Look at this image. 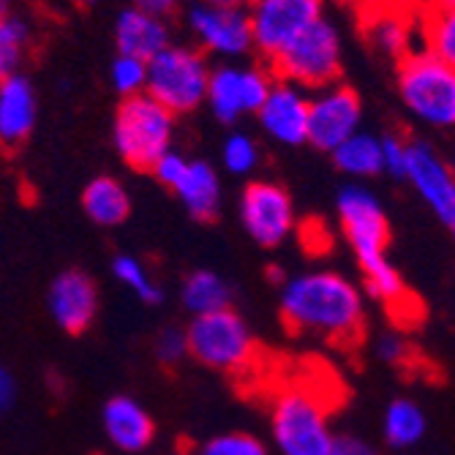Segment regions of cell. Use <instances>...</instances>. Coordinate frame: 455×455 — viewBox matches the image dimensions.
I'll use <instances>...</instances> for the list:
<instances>
[{
	"label": "cell",
	"instance_id": "obj_1",
	"mask_svg": "<svg viewBox=\"0 0 455 455\" xmlns=\"http://www.w3.org/2000/svg\"><path fill=\"white\" fill-rule=\"evenodd\" d=\"M281 319L300 336L355 344L365 324V292L339 270H306L281 283Z\"/></svg>",
	"mask_w": 455,
	"mask_h": 455
},
{
	"label": "cell",
	"instance_id": "obj_2",
	"mask_svg": "<svg viewBox=\"0 0 455 455\" xmlns=\"http://www.w3.org/2000/svg\"><path fill=\"white\" fill-rule=\"evenodd\" d=\"M336 213H339L341 232L363 273V283H365L363 292L377 298L382 306L393 311L409 306L406 283L401 281V273L387 257L390 221L374 191L360 183L344 186L336 199Z\"/></svg>",
	"mask_w": 455,
	"mask_h": 455
},
{
	"label": "cell",
	"instance_id": "obj_3",
	"mask_svg": "<svg viewBox=\"0 0 455 455\" xmlns=\"http://www.w3.org/2000/svg\"><path fill=\"white\" fill-rule=\"evenodd\" d=\"M270 439L281 455H333L327 403L308 385H283L270 401Z\"/></svg>",
	"mask_w": 455,
	"mask_h": 455
},
{
	"label": "cell",
	"instance_id": "obj_4",
	"mask_svg": "<svg viewBox=\"0 0 455 455\" xmlns=\"http://www.w3.org/2000/svg\"><path fill=\"white\" fill-rule=\"evenodd\" d=\"M186 344L188 357H194L199 365L235 377L248 374L259 357L251 327L235 308L191 316V324L186 327Z\"/></svg>",
	"mask_w": 455,
	"mask_h": 455
},
{
	"label": "cell",
	"instance_id": "obj_5",
	"mask_svg": "<svg viewBox=\"0 0 455 455\" xmlns=\"http://www.w3.org/2000/svg\"><path fill=\"white\" fill-rule=\"evenodd\" d=\"M175 115L153 101L148 93L123 99L115 112L112 142L117 156L137 172H150L153 164L172 150Z\"/></svg>",
	"mask_w": 455,
	"mask_h": 455
},
{
	"label": "cell",
	"instance_id": "obj_6",
	"mask_svg": "<svg viewBox=\"0 0 455 455\" xmlns=\"http://www.w3.org/2000/svg\"><path fill=\"white\" fill-rule=\"evenodd\" d=\"M270 74L306 93L336 85L341 76V36L327 17L316 20L270 60Z\"/></svg>",
	"mask_w": 455,
	"mask_h": 455
},
{
	"label": "cell",
	"instance_id": "obj_7",
	"mask_svg": "<svg viewBox=\"0 0 455 455\" xmlns=\"http://www.w3.org/2000/svg\"><path fill=\"white\" fill-rule=\"evenodd\" d=\"M398 93L403 107L434 129L455 126V71L426 50L398 60Z\"/></svg>",
	"mask_w": 455,
	"mask_h": 455
},
{
	"label": "cell",
	"instance_id": "obj_8",
	"mask_svg": "<svg viewBox=\"0 0 455 455\" xmlns=\"http://www.w3.org/2000/svg\"><path fill=\"white\" fill-rule=\"evenodd\" d=\"M208 79H211V66L202 52L183 44H170L148 60L145 93L178 117L204 104Z\"/></svg>",
	"mask_w": 455,
	"mask_h": 455
},
{
	"label": "cell",
	"instance_id": "obj_9",
	"mask_svg": "<svg viewBox=\"0 0 455 455\" xmlns=\"http://www.w3.org/2000/svg\"><path fill=\"white\" fill-rule=\"evenodd\" d=\"M254 47L273 60L283 47L322 20V0H248Z\"/></svg>",
	"mask_w": 455,
	"mask_h": 455
},
{
	"label": "cell",
	"instance_id": "obj_10",
	"mask_svg": "<svg viewBox=\"0 0 455 455\" xmlns=\"http://www.w3.org/2000/svg\"><path fill=\"white\" fill-rule=\"evenodd\" d=\"M240 224L257 245L278 248L298 227L292 196L273 180L248 183L240 196Z\"/></svg>",
	"mask_w": 455,
	"mask_h": 455
},
{
	"label": "cell",
	"instance_id": "obj_11",
	"mask_svg": "<svg viewBox=\"0 0 455 455\" xmlns=\"http://www.w3.org/2000/svg\"><path fill=\"white\" fill-rule=\"evenodd\" d=\"M363 101L349 85H327L308 101V142L316 150L333 153L341 142L360 132Z\"/></svg>",
	"mask_w": 455,
	"mask_h": 455
},
{
	"label": "cell",
	"instance_id": "obj_12",
	"mask_svg": "<svg viewBox=\"0 0 455 455\" xmlns=\"http://www.w3.org/2000/svg\"><path fill=\"white\" fill-rule=\"evenodd\" d=\"M186 22L199 44L221 58H243L254 50L251 22L245 9H221L196 0L188 9Z\"/></svg>",
	"mask_w": 455,
	"mask_h": 455
},
{
	"label": "cell",
	"instance_id": "obj_13",
	"mask_svg": "<svg viewBox=\"0 0 455 455\" xmlns=\"http://www.w3.org/2000/svg\"><path fill=\"white\" fill-rule=\"evenodd\" d=\"M403 180L418 191V196L428 204L431 213L444 224L455 213V175L450 161H444L428 142L406 145V167Z\"/></svg>",
	"mask_w": 455,
	"mask_h": 455
},
{
	"label": "cell",
	"instance_id": "obj_14",
	"mask_svg": "<svg viewBox=\"0 0 455 455\" xmlns=\"http://www.w3.org/2000/svg\"><path fill=\"white\" fill-rule=\"evenodd\" d=\"M47 308L63 333L68 336L85 333L99 314V286L88 273L63 270L50 283Z\"/></svg>",
	"mask_w": 455,
	"mask_h": 455
},
{
	"label": "cell",
	"instance_id": "obj_15",
	"mask_svg": "<svg viewBox=\"0 0 455 455\" xmlns=\"http://www.w3.org/2000/svg\"><path fill=\"white\" fill-rule=\"evenodd\" d=\"M308 101L311 96L303 88L289 85L283 79H273V88L257 112L259 126L278 145H289V148L306 145L308 142Z\"/></svg>",
	"mask_w": 455,
	"mask_h": 455
},
{
	"label": "cell",
	"instance_id": "obj_16",
	"mask_svg": "<svg viewBox=\"0 0 455 455\" xmlns=\"http://www.w3.org/2000/svg\"><path fill=\"white\" fill-rule=\"evenodd\" d=\"M101 426L109 444L126 455L145 452L156 439L150 411L132 395H112L101 409Z\"/></svg>",
	"mask_w": 455,
	"mask_h": 455
},
{
	"label": "cell",
	"instance_id": "obj_17",
	"mask_svg": "<svg viewBox=\"0 0 455 455\" xmlns=\"http://www.w3.org/2000/svg\"><path fill=\"white\" fill-rule=\"evenodd\" d=\"M36 91L25 74H14L0 82V148L14 150L25 145L36 129Z\"/></svg>",
	"mask_w": 455,
	"mask_h": 455
},
{
	"label": "cell",
	"instance_id": "obj_18",
	"mask_svg": "<svg viewBox=\"0 0 455 455\" xmlns=\"http://www.w3.org/2000/svg\"><path fill=\"white\" fill-rule=\"evenodd\" d=\"M172 44L170 25L161 17H153L148 12H140L134 6L123 9L115 22V47L117 55H129L142 63L156 58L164 47Z\"/></svg>",
	"mask_w": 455,
	"mask_h": 455
},
{
	"label": "cell",
	"instance_id": "obj_19",
	"mask_svg": "<svg viewBox=\"0 0 455 455\" xmlns=\"http://www.w3.org/2000/svg\"><path fill=\"white\" fill-rule=\"evenodd\" d=\"M172 194L196 221H213L221 208V180L208 161L188 158L183 178L175 183Z\"/></svg>",
	"mask_w": 455,
	"mask_h": 455
},
{
	"label": "cell",
	"instance_id": "obj_20",
	"mask_svg": "<svg viewBox=\"0 0 455 455\" xmlns=\"http://www.w3.org/2000/svg\"><path fill=\"white\" fill-rule=\"evenodd\" d=\"M82 211L96 227H120L132 213L129 188L112 175H99L82 191Z\"/></svg>",
	"mask_w": 455,
	"mask_h": 455
},
{
	"label": "cell",
	"instance_id": "obj_21",
	"mask_svg": "<svg viewBox=\"0 0 455 455\" xmlns=\"http://www.w3.org/2000/svg\"><path fill=\"white\" fill-rule=\"evenodd\" d=\"M180 300L191 316L216 314L232 308V286L227 278H221L213 270H194L183 281Z\"/></svg>",
	"mask_w": 455,
	"mask_h": 455
},
{
	"label": "cell",
	"instance_id": "obj_22",
	"mask_svg": "<svg viewBox=\"0 0 455 455\" xmlns=\"http://www.w3.org/2000/svg\"><path fill=\"white\" fill-rule=\"evenodd\" d=\"M428 431L426 411L418 401L411 398H395L387 403L385 418H382V434L385 442L395 450L415 447Z\"/></svg>",
	"mask_w": 455,
	"mask_h": 455
},
{
	"label": "cell",
	"instance_id": "obj_23",
	"mask_svg": "<svg viewBox=\"0 0 455 455\" xmlns=\"http://www.w3.org/2000/svg\"><path fill=\"white\" fill-rule=\"evenodd\" d=\"M330 156H333L336 167L355 180L382 175V137H374L368 132L352 134Z\"/></svg>",
	"mask_w": 455,
	"mask_h": 455
},
{
	"label": "cell",
	"instance_id": "obj_24",
	"mask_svg": "<svg viewBox=\"0 0 455 455\" xmlns=\"http://www.w3.org/2000/svg\"><path fill=\"white\" fill-rule=\"evenodd\" d=\"M204 104L211 107L213 117L221 120V123H237L245 115L243 96H240V68L237 66L211 68L208 96H204Z\"/></svg>",
	"mask_w": 455,
	"mask_h": 455
},
{
	"label": "cell",
	"instance_id": "obj_25",
	"mask_svg": "<svg viewBox=\"0 0 455 455\" xmlns=\"http://www.w3.org/2000/svg\"><path fill=\"white\" fill-rule=\"evenodd\" d=\"M368 38L379 52L398 60L411 52V25L395 9H374V17L368 20Z\"/></svg>",
	"mask_w": 455,
	"mask_h": 455
},
{
	"label": "cell",
	"instance_id": "obj_26",
	"mask_svg": "<svg viewBox=\"0 0 455 455\" xmlns=\"http://www.w3.org/2000/svg\"><path fill=\"white\" fill-rule=\"evenodd\" d=\"M426 52L455 71V6H428L423 17Z\"/></svg>",
	"mask_w": 455,
	"mask_h": 455
},
{
	"label": "cell",
	"instance_id": "obj_27",
	"mask_svg": "<svg viewBox=\"0 0 455 455\" xmlns=\"http://www.w3.org/2000/svg\"><path fill=\"white\" fill-rule=\"evenodd\" d=\"M112 275L129 289V292H134L142 303L148 306H158L164 300V292L158 281L150 275V270L145 267V262L140 257H132V254H117L112 259Z\"/></svg>",
	"mask_w": 455,
	"mask_h": 455
},
{
	"label": "cell",
	"instance_id": "obj_28",
	"mask_svg": "<svg viewBox=\"0 0 455 455\" xmlns=\"http://www.w3.org/2000/svg\"><path fill=\"white\" fill-rule=\"evenodd\" d=\"M30 44V28L22 17H0V82L20 74V63Z\"/></svg>",
	"mask_w": 455,
	"mask_h": 455
},
{
	"label": "cell",
	"instance_id": "obj_29",
	"mask_svg": "<svg viewBox=\"0 0 455 455\" xmlns=\"http://www.w3.org/2000/svg\"><path fill=\"white\" fill-rule=\"evenodd\" d=\"M194 455H270L267 444L248 431H227L204 439Z\"/></svg>",
	"mask_w": 455,
	"mask_h": 455
},
{
	"label": "cell",
	"instance_id": "obj_30",
	"mask_svg": "<svg viewBox=\"0 0 455 455\" xmlns=\"http://www.w3.org/2000/svg\"><path fill=\"white\" fill-rule=\"evenodd\" d=\"M221 164L224 170L243 178V175H251L259 164V145L254 142L251 134H243V132H235L224 140L221 145Z\"/></svg>",
	"mask_w": 455,
	"mask_h": 455
},
{
	"label": "cell",
	"instance_id": "obj_31",
	"mask_svg": "<svg viewBox=\"0 0 455 455\" xmlns=\"http://www.w3.org/2000/svg\"><path fill=\"white\" fill-rule=\"evenodd\" d=\"M109 82L123 99L140 96L145 93V85H148V63L129 58V55H117L109 66Z\"/></svg>",
	"mask_w": 455,
	"mask_h": 455
},
{
	"label": "cell",
	"instance_id": "obj_32",
	"mask_svg": "<svg viewBox=\"0 0 455 455\" xmlns=\"http://www.w3.org/2000/svg\"><path fill=\"white\" fill-rule=\"evenodd\" d=\"M273 74L262 68H240V96H243V109L245 115H257L259 107L265 104L270 88H273Z\"/></svg>",
	"mask_w": 455,
	"mask_h": 455
},
{
	"label": "cell",
	"instance_id": "obj_33",
	"mask_svg": "<svg viewBox=\"0 0 455 455\" xmlns=\"http://www.w3.org/2000/svg\"><path fill=\"white\" fill-rule=\"evenodd\" d=\"M156 357L161 365H178L188 357V344H186V330L178 327H164L156 336Z\"/></svg>",
	"mask_w": 455,
	"mask_h": 455
},
{
	"label": "cell",
	"instance_id": "obj_34",
	"mask_svg": "<svg viewBox=\"0 0 455 455\" xmlns=\"http://www.w3.org/2000/svg\"><path fill=\"white\" fill-rule=\"evenodd\" d=\"M186 167H188V158L172 148V150H167V153H164V156L153 164L150 175H156V180H158L161 186H167V188L172 191V188H175V183L183 178Z\"/></svg>",
	"mask_w": 455,
	"mask_h": 455
},
{
	"label": "cell",
	"instance_id": "obj_35",
	"mask_svg": "<svg viewBox=\"0 0 455 455\" xmlns=\"http://www.w3.org/2000/svg\"><path fill=\"white\" fill-rule=\"evenodd\" d=\"M406 140L403 137H382V172L403 180L406 167Z\"/></svg>",
	"mask_w": 455,
	"mask_h": 455
},
{
	"label": "cell",
	"instance_id": "obj_36",
	"mask_svg": "<svg viewBox=\"0 0 455 455\" xmlns=\"http://www.w3.org/2000/svg\"><path fill=\"white\" fill-rule=\"evenodd\" d=\"M377 355H379L385 363H390V365H401V363L406 360V355H409V344H406V339H403L401 333L390 330V333L379 336V341H377Z\"/></svg>",
	"mask_w": 455,
	"mask_h": 455
},
{
	"label": "cell",
	"instance_id": "obj_37",
	"mask_svg": "<svg viewBox=\"0 0 455 455\" xmlns=\"http://www.w3.org/2000/svg\"><path fill=\"white\" fill-rule=\"evenodd\" d=\"M333 455H377V450L371 447V444H368L365 439H360V436H349V434H336Z\"/></svg>",
	"mask_w": 455,
	"mask_h": 455
},
{
	"label": "cell",
	"instance_id": "obj_38",
	"mask_svg": "<svg viewBox=\"0 0 455 455\" xmlns=\"http://www.w3.org/2000/svg\"><path fill=\"white\" fill-rule=\"evenodd\" d=\"M14 401H17V379L6 365H0V411L12 409Z\"/></svg>",
	"mask_w": 455,
	"mask_h": 455
},
{
	"label": "cell",
	"instance_id": "obj_39",
	"mask_svg": "<svg viewBox=\"0 0 455 455\" xmlns=\"http://www.w3.org/2000/svg\"><path fill=\"white\" fill-rule=\"evenodd\" d=\"M132 6L134 9H140V12H148V14H153V17H167V14H172L175 12V6H178V0H132Z\"/></svg>",
	"mask_w": 455,
	"mask_h": 455
},
{
	"label": "cell",
	"instance_id": "obj_40",
	"mask_svg": "<svg viewBox=\"0 0 455 455\" xmlns=\"http://www.w3.org/2000/svg\"><path fill=\"white\" fill-rule=\"evenodd\" d=\"M208 6H221V9H243L248 0H202Z\"/></svg>",
	"mask_w": 455,
	"mask_h": 455
},
{
	"label": "cell",
	"instance_id": "obj_41",
	"mask_svg": "<svg viewBox=\"0 0 455 455\" xmlns=\"http://www.w3.org/2000/svg\"><path fill=\"white\" fill-rule=\"evenodd\" d=\"M347 4H357V6H368V9H377L379 0H347Z\"/></svg>",
	"mask_w": 455,
	"mask_h": 455
},
{
	"label": "cell",
	"instance_id": "obj_42",
	"mask_svg": "<svg viewBox=\"0 0 455 455\" xmlns=\"http://www.w3.org/2000/svg\"><path fill=\"white\" fill-rule=\"evenodd\" d=\"M9 6H12V0H0V17L9 14Z\"/></svg>",
	"mask_w": 455,
	"mask_h": 455
},
{
	"label": "cell",
	"instance_id": "obj_43",
	"mask_svg": "<svg viewBox=\"0 0 455 455\" xmlns=\"http://www.w3.org/2000/svg\"><path fill=\"white\" fill-rule=\"evenodd\" d=\"M431 6H455V0H431Z\"/></svg>",
	"mask_w": 455,
	"mask_h": 455
},
{
	"label": "cell",
	"instance_id": "obj_44",
	"mask_svg": "<svg viewBox=\"0 0 455 455\" xmlns=\"http://www.w3.org/2000/svg\"><path fill=\"white\" fill-rule=\"evenodd\" d=\"M447 229H450V235H452V240H455V213H452V219L447 221Z\"/></svg>",
	"mask_w": 455,
	"mask_h": 455
}]
</instances>
